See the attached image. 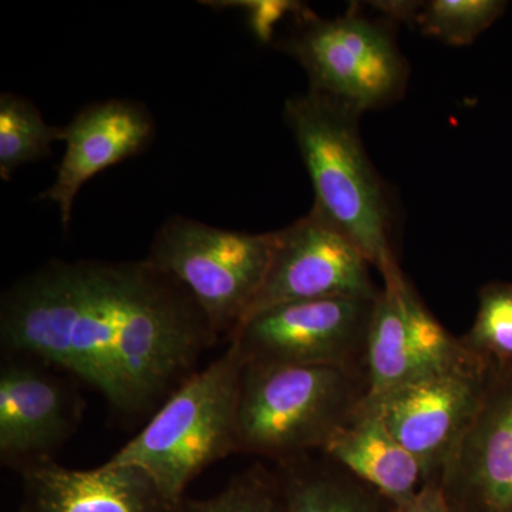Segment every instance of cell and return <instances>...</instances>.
Instances as JSON below:
<instances>
[{
  "mask_svg": "<svg viewBox=\"0 0 512 512\" xmlns=\"http://www.w3.org/2000/svg\"><path fill=\"white\" fill-rule=\"evenodd\" d=\"M0 339L9 356L66 370L133 419L156 413L218 336L187 289L147 259H57L3 292Z\"/></svg>",
  "mask_w": 512,
  "mask_h": 512,
  "instance_id": "1",
  "label": "cell"
},
{
  "mask_svg": "<svg viewBox=\"0 0 512 512\" xmlns=\"http://www.w3.org/2000/svg\"><path fill=\"white\" fill-rule=\"evenodd\" d=\"M284 116L311 177L313 208L345 232L380 275L399 265L389 198L360 138L362 114L308 90L286 100Z\"/></svg>",
  "mask_w": 512,
  "mask_h": 512,
  "instance_id": "2",
  "label": "cell"
},
{
  "mask_svg": "<svg viewBox=\"0 0 512 512\" xmlns=\"http://www.w3.org/2000/svg\"><path fill=\"white\" fill-rule=\"evenodd\" d=\"M245 359L234 342L197 370L107 463L146 473L180 507L188 485L212 464L239 453L238 402Z\"/></svg>",
  "mask_w": 512,
  "mask_h": 512,
  "instance_id": "3",
  "label": "cell"
},
{
  "mask_svg": "<svg viewBox=\"0 0 512 512\" xmlns=\"http://www.w3.org/2000/svg\"><path fill=\"white\" fill-rule=\"evenodd\" d=\"M367 396V376L336 367L245 363L239 453L276 464L320 453Z\"/></svg>",
  "mask_w": 512,
  "mask_h": 512,
  "instance_id": "4",
  "label": "cell"
},
{
  "mask_svg": "<svg viewBox=\"0 0 512 512\" xmlns=\"http://www.w3.org/2000/svg\"><path fill=\"white\" fill-rule=\"evenodd\" d=\"M274 244V232L231 231L174 215L154 235L146 259L187 289L218 338H229L264 285Z\"/></svg>",
  "mask_w": 512,
  "mask_h": 512,
  "instance_id": "5",
  "label": "cell"
},
{
  "mask_svg": "<svg viewBox=\"0 0 512 512\" xmlns=\"http://www.w3.org/2000/svg\"><path fill=\"white\" fill-rule=\"evenodd\" d=\"M281 49L308 74L311 92L359 114L389 106L406 90L407 63L392 28L355 10L323 19L306 9Z\"/></svg>",
  "mask_w": 512,
  "mask_h": 512,
  "instance_id": "6",
  "label": "cell"
},
{
  "mask_svg": "<svg viewBox=\"0 0 512 512\" xmlns=\"http://www.w3.org/2000/svg\"><path fill=\"white\" fill-rule=\"evenodd\" d=\"M376 299L286 303L251 316L228 338L245 363L336 367L367 376V339Z\"/></svg>",
  "mask_w": 512,
  "mask_h": 512,
  "instance_id": "7",
  "label": "cell"
},
{
  "mask_svg": "<svg viewBox=\"0 0 512 512\" xmlns=\"http://www.w3.org/2000/svg\"><path fill=\"white\" fill-rule=\"evenodd\" d=\"M493 366L467 349L456 362L410 380L366 403L419 461L427 483L436 481L451 451L474 420Z\"/></svg>",
  "mask_w": 512,
  "mask_h": 512,
  "instance_id": "8",
  "label": "cell"
},
{
  "mask_svg": "<svg viewBox=\"0 0 512 512\" xmlns=\"http://www.w3.org/2000/svg\"><path fill=\"white\" fill-rule=\"evenodd\" d=\"M274 234L268 274L244 320L286 303L380 295L362 249L315 208Z\"/></svg>",
  "mask_w": 512,
  "mask_h": 512,
  "instance_id": "9",
  "label": "cell"
},
{
  "mask_svg": "<svg viewBox=\"0 0 512 512\" xmlns=\"http://www.w3.org/2000/svg\"><path fill=\"white\" fill-rule=\"evenodd\" d=\"M467 353L421 301L400 266L383 275L367 339V396L380 399Z\"/></svg>",
  "mask_w": 512,
  "mask_h": 512,
  "instance_id": "10",
  "label": "cell"
},
{
  "mask_svg": "<svg viewBox=\"0 0 512 512\" xmlns=\"http://www.w3.org/2000/svg\"><path fill=\"white\" fill-rule=\"evenodd\" d=\"M431 483L456 512H512V365L493 366L480 410Z\"/></svg>",
  "mask_w": 512,
  "mask_h": 512,
  "instance_id": "11",
  "label": "cell"
},
{
  "mask_svg": "<svg viewBox=\"0 0 512 512\" xmlns=\"http://www.w3.org/2000/svg\"><path fill=\"white\" fill-rule=\"evenodd\" d=\"M82 404L60 377L23 357L0 370V460L19 473L52 461L82 419Z\"/></svg>",
  "mask_w": 512,
  "mask_h": 512,
  "instance_id": "12",
  "label": "cell"
},
{
  "mask_svg": "<svg viewBox=\"0 0 512 512\" xmlns=\"http://www.w3.org/2000/svg\"><path fill=\"white\" fill-rule=\"evenodd\" d=\"M156 124L143 104L111 99L90 104L64 127L66 151L55 183L40 198L55 202L63 228L72 220L74 200L87 181L101 171L143 153Z\"/></svg>",
  "mask_w": 512,
  "mask_h": 512,
  "instance_id": "13",
  "label": "cell"
},
{
  "mask_svg": "<svg viewBox=\"0 0 512 512\" xmlns=\"http://www.w3.org/2000/svg\"><path fill=\"white\" fill-rule=\"evenodd\" d=\"M25 512H175L150 477L133 466L104 463L72 470L55 461L22 471Z\"/></svg>",
  "mask_w": 512,
  "mask_h": 512,
  "instance_id": "14",
  "label": "cell"
},
{
  "mask_svg": "<svg viewBox=\"0 0 512 512\" xmlns=\"http://www.w3.org/2000/svg\"><path fill=\"white\" fill-rule=\"evenodd\" d=\"M319 454L393 505L410 500L427 484L417 458L390 433L366 400Z\"/></svg>",
  "mask_w": 512,
  "mask_h": 512,
  "instance_id": "15",
  "label": "cell"
},
{
  "mask_svg": "<svg viewBox=\"0 0 512 512\" xmlns=\"http://www.w3.org/2000/svg\"><path fill=\"white\" fill-rule=\"evenodd\" d=\"M276 473L288 512H394L386 498L323 456L285 461Z\"/></svg>",
  "mask_w": 512,
  "mask_h": 512,
  "instance_id": "16",
  "label": "cell"
},
{
  "mask_svg": "<svg viewBox=\"0 0 512 512\" xmlns=\"http://www.w3.org/2000/svg\"><path fill=\"white\" fill-rule=\"evenodd\" d=\"M390 19L407 20L426 36L450 46H467L503 15L498 0H430L373 3Z\"/></svg>",
  "mask_w": 512,
  "mask_h": 512,
  "instance_id": "17",
  "label": "cell"
},
{
  "mask_svg": "<svg viewBox=\"0 0 512 512\" xmlns=\"http://www.w3.org/2000/svg\"><path fill=\"white\" fill-rule=\"evenodd\" d=\"M64 127L47 124L32 101L18 94L0 96V177L9 181L22 165L52 154L56 141H63Z\"/></svg>",
  "mask_w": 512,
  "mask_h": 512,
  "instance_id": "18",
  "label": "cell"
},
{
  "mask_svg": "<svg viewBox=\"0 0 512 512\" xmlns=\"http://www.w3.org/2000/svg\"><path fill=\"white\" fill-rule=\"evenodd\" d=\"M460 339L488 365H512V284L491 282L481 288L476 319Z\"/></svg>",
  "mask_w": 512,
  "mask_h": 512,
  "instance_id": "19",
  "label": "cell"
},
{
  "mask_svg": "<svg viewBox=\"0 0 512 512\" xmlns=\"http://www.w3.org/2000/svg\"><path fill=\"white\" fill-rule=\"evenodd\" d=\"M175 512H288L278 473L254 466L232 477L220 493L184 500Z\"/></svg>",
  "mask_w": 512,
  "mask_h": 512,
  "instance_id": "20",
  "label": "cell"
},
{
  "mask_svg": "<svg viewBox=\"0 0 512 512\" xmlns=\"http://www.w3.org/2000/svg\"><path fill=\"white\" fill-rule=\"evenodd\" d=\"M232 8L244 9L247 12L249 29L256 40L269 43L274 37L275 26L285 16H299L305 12V6L289 0H247V2H224Z\"/></svg>",
  "mask_w": 512,
  "mask_h": 512,
  "instance_id": "21",
  "label": "cell"
},
{
  "mask_svg": "<svg viewBox=\"0 0 512 512\" xmlns=\"http://www.w3.org/2000/svg\"><path fill=\"white\" fill-rule=\"evenodd\" d=\"M394 512H456L437 483H427L404 503L393 505Z\"/></svg>",
  "mask_w": 512,
  "mask_h": 512,
  "instance_id": "22",
  "label": "cell"
},
{
  "mask_svg": "<svg viewBox=\"0 0 512 512\" xmlns=\"http://www.w3.org/2000/svg\"><path fill=\"white\" fill-rule=\"evenodd\" d=\"M20 512H25V511H23V510H22V511H20Z\"/></svg>",
  "mask_w": 512,
  "mask_h": 512,
  "instance_id": "23",
  "label": "cell"
}]
</instances>
